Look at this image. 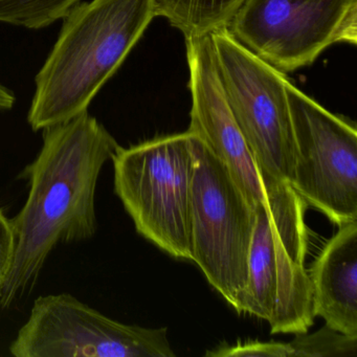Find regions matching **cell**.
Here are the masks:
<instances>
[{"label": "cell", "instance_id": "cell-1", "mask_svg": "<svg viewBox=\"0 0 357 357\" xmlns=\"http://www.w3.org/2000/svg\"><path fill=\"white\" fill-rule=\"evenodd\" d=\"M43 131L40 152L24 172L28 198L11 219L15 252L0 288L3 308L32 291L56 246L96 235L98 181L120 146L87 112Z\"/></svg>", "mask_w": 357, "mask_h": 357}, {"label": "cell", "instance_id": "cell-2", "mask_svg": "<svg viewBox=\"0 0 357 357\" xmlns=\"http://www.w3.org/2000/svg\"><path fill=\"white\" fill-rule=\"evenodd\" d=\"M156 16L158 0H91L73 8L35 78L33 130L86 112Z\"/></svg>", "mask_w": 357, "mask_h": 357}, {"label": "cell", "instance_id": "cell-3", "mask_svg": "<svg viewBox=\"0 0 357 357\" xmlns=\"http://www.w3.org/2000/svg\"><path fill=\"white\" fill-rule=\"evenodd\" d=\"M264 188L266 199L255 208L248 283L236 311L268 321L271 334L305 333L315 317L305 268L307 204L289 183L266 179Z\"/></svg>", "mask_w": 357, "mask_h": 357}, {"label": "cell", "instance_id": "cell-4", "mask_svg": "<svg viewBox=\"0 0 357 357\" xmlns=\"http://www.w3.org/2000/svg\"><path fill=\"white\" fill-rule=\"evenodd\" d=\"M193 133L164 135L112 156L114 193L139 235L173 258L191 260Z\"/></svg>", "mask_w": 357, "mask_h": 357}, {"label": "cell", "instance_id": "cell-5", "mask_svg": "<svg viewBox=\"0 0 357 357\" xmlns=\"http://www.w3.org/2000/svg\"><path fill=\"white\" fill-rule=\"evenodd\" d=\"M192 144L191 261L237 310L248 283L256 213L227 167L194 133Z\"/></svg>", "mask_w": 357, "mask_h": 357}, {"label": "cell", "instance_id": "cell-6", "mask_svg": "<svg viewBox=\"0 0 357 357\" xmlns=\"http://www.w3.org/2000/svg\"><path fill=\"white\" fill-rule=\"evenodd\" d=\"M210 37L227 104L263 181L290 185L296 149L286 75L242 47L225 26Z\"/></svg>", "mask_w": 357, "mask_h": 357}, {"label": "cell", "instance_id": "cell-7", "mask_svg": "<svg viewBox=\"0 0 357 357\" xmlns=\"http://www.w3.org/2000/svg\"><path fill=\"white\" fill-rule=\"evenodd\" d=\"M283 74L310 66L330 45L357 43V0H243L225 26Z\"/></svg>", "mask_w": 357, "mask_h": 357}, {"label": "cell", "instance_id": "cell-8", "mask_svg": "<svg viewBox=\"0 0 357 357\" xmlns=\"http://www.w3.org/2000/svg\"><path fill=\"white\" fill-rule=\"evenodd\" d=\"M294 137L290 185L337 225L357 221V130L286 80Z\"/></svg>", "mask_w": 357, "mask_h": 357}, {"label": "cell", "instance_id": "cell-9", "mask_svg": "<svg viewBox=\"0 0 357 357\" xmlns=\"http://www.w3.org/2000/svg\"><path fill=\"white\" fill-rule=\"evenodd\" d=\"M15 357H174L167 328L127 325L68 294L39 296L10 346Z\"/></svg>", "mask_w": 357, "mask_h": 357}, {"label": "cell", "instance_id": "cell-10", "mask_svg": "<svg viewBox=\"0 0 357 357\" xmlns=\"http://www.w3.org/2000/svg\"><path fill=\"white\" fill-rule=\"evenodd\" d=\"M191 123L188 130L202 139L227 167L252 208L266 199L264 181L229 109L215 62L210 34L185 38Z\"/></svg>", "mask_w": 357, "mask_h": 357}, {"label": "cell", "instance_id": "cell-11", "mask_svg": "<svg viewBox=\"0 0 357 357\" xmlns=\"http://www.w3.org/2000/svg\"><path fill=\"white\" fill-rule=\"evenodd\" d=\"M308 273L315 317L357 337V221L340 225Z\"/></svg>", "mask_w": 357, "mask_h": 357}, {"label": "cell", "instance_id": "cell-12", "mask_svg": "<svg viewBox=\"0 0 357 357\" xmlns=\"http://www.w3.org/2000/svg\"><path fill=\"white\" fill-rule=\"evenodd\" d=\"M243 0H158V16L185 38L211 34L229 24Z\"/></svg>", "mask_w": 357, "mask_h": 357}, {"label": "cell", "instance_id": "cell-13", "mask_svg": "<svg viewBox=\"0 0 357 357\" xmlns=\"http://www.w3.org/2000/svg\"><path fill=\"white\" fill-rule=\"evenodd\" d=\"M82 0H0V22L43 29L63 20Z\"/></svg>", "mask_w": 357, "mask_h": 357}, {"label": "cell", "instance_id": "cell-14", "mask_svg": "<svg viewBox=\"0 0 357 357\" xmlns=\"http://www.w3.org/2000/svg\"><path fill=\"white\" fill-rule=\"evenodd\" d=\"M289 357H356L357 337L346 335L325 325L314 333H298L286 342Z\"/></svg>", "mask_w": 357, "mask_h": 357}, {"label": "cell", "instance_id": "cell-15", "mask_svg": "<svg viewBox=\"0 0 357 357\" xmlns=\"http://www.w3.org/2000/svg\"><path fill=\"white\" fill-rule=\"evenodd\" d=\"M212 357H287V350L284 342H250L238 344L233 347H222L216 351L206 353Z\"/></svg>", "mask_w": 357, "mask_h": 357}, {"label": "cell", "instance_id": "cell-16", "mask_svg": "<svg viewBox=\"0 0 357 357\" xmlns=\"http://www.w3.org/2000/svg\"><path fill=\"white\" fill-rule=\"evenodd\" d=\"M15 235L11 219L0 210V288L5 283L13 262Z\"/></svg>", "mask_w": 357, "mask_h": 357}, {"label": "cell", "instance_id": "cell-17", "mask_svg": "<svg viewBox=\"0 0 357 357\" xmlns=\"http://www.w3.org/2000/svg\"><path fill=\"white\" fill-rule=\"evenodd\" d=\"M15 103L13 93L7 87L0 84V110H9Z\"/></svg>", "mask_w": 357, "mask_h": 357}]
</instances>
